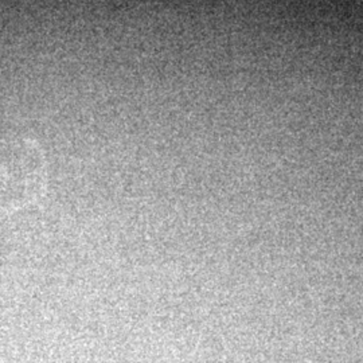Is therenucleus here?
<instances>
[{
    "label": "nucleus",
    "instance_id": "1",
    "mask_svg": "<svg viewBox=\"0 0 363 363\" xmlns=\"http://www.w3.org/2000/svg\"><path fill=\"white\" fill-rule=\"evenodd\" d=\"M45 182V159L37 144L0 142V208L15 210L37 201Z\"/></svg>",
    "mask_w": 363,
    "mask_h": 363
}]
</instances>
